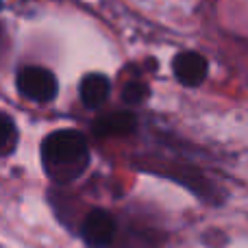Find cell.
<instances>
[{
  "mask_svg": "<svg viewBox=\"0 0 248 248\" xmlns=\"http://www.w3.org/2000/svg\"><path fill=\"white\" fill-rule=\"evenodd\" d=\"M42 163L46 174L57 183H70L78 179L90 166L85 135L72 128L50 133L42 141Z\"/></svg>",
  "mask_w": 248,
  "mask_h": 248,
  "instance_id": "1",
  "label": "cell"
},
{
  "mask_svg": "<svg viewBox=\"0 0 248 248\" xmlns=\"http://www.w3.org/2000/svg\"><path fill=\"white\" fill-rule=\"evenodd\" d=\"M17 90L22 96L35 103H48L57 96L59 85L50 70L39 68V65H26L17 72Z\"/></svg>",
  "mask_w": 248,
  "mask_h": 248,
  "instance_id": "2",
  "label": "cell"
},
{
  "mask_svg": "<svg viewBox=\"0 0 248 248\" xmlns=\"http://www.w3.org/2000/svg\"><path fill=\"white\" fill-rule=\"evenodd\" d=\"M81 235L87 248H109L116 237V222L105 209H94L85 216Z\"/></svg>",
  "mask_w": 248,
  "mask_h": 248,
  "instance_id": "3",
  "label": "cell"
},
{
  "mask_svg": "<svg viewBox=\"0 0 248 248\" xmlns=\"http://www.w3.org/2000/svg\"><path fill=\"white\" fill-rule=\"evenodd\" d=\"M172 70H174L176 78L187 87L201 85L207 78V59L198 52H181L172 61Z\"/></svg>",
  "mask_w": 248,
  "mask_h": 248,
  "instance_id": "4",
  "label": "cell"
},
{
  "mask_svg": "<svg viewBox=\"0 0 248 248\" xmlns=\"http://www.w3.org/2000/svg\"><path fill=\"white\" fill-rule=\"evenodd\" d=\"M81 100L85 107L90 109H98L105 100L109 98V92H111V81H109L105 74L100 72H92L87 77H83L81 81Z\"/></svg>",
  "mask_w": 248,
  "mask_h": 248,
  "instance_id": "5",
  "label": "cell"
},
{
  "mask_svg": "<svg viewBox=\"0 0 248 248\" xmlns=\"http://www.w3.org/2000/svg\"><path fill=\"white\" fill-rule=\"evenodd\" d=\"M135 128V118L128 111H111L109 116H103L94 124V133L98 137H111V135H126Z\"/></svg>",
  "mask_w": 248,
  "mask_h": 248,
  "instance_id": "6",
  "label": "cell"
},
{
  "mask_svg": "<svg viewBox=\"0 0 248 248\" xmlns=\"http://www.w3.org/2000/svg\"><path fill=\"white\" fill-rule=\"evenodd\" d=\"M17 144V131H16V124L9 116L0 113V157L4 155H11L13 148Z\"/></svg>",
  "mask_w": 248,
  "mask_h": 248,
  "instance_id": "7",
  "label": "cell"
},
{
  "mask_svg": "<svg viewBox=\"0 0 248 248\" xmlns=\"http://www.w3.org/2000/svg\"><path fill=\"white\" fill-rule=\"evenodd\" d=\"M148 96H150L148 85H146V83H141V81L126 83V87L122 90V100H124V103H128V105H141V103H146V100H148Z\"/></svg>",
  "mask_w": 248,
  "mask_h": 248,
  "instance_id": "8",
  "label": "cell"
}]
</instances>
